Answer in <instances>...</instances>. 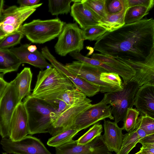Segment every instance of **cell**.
Wrapping results in <instances>:
<instances>
[{
    "label": "cell",
    "mask_w": 154,
    "mask_h": 154,
    "mask_svg": "<svg viewBox=\"0 0 154 154\" xmlns=\"http://www.w3.org/2000/svg\"><path fill=\"white\" fill-rule=\"evenodd\" d=\"M139 152L142 154H154V143L142 145Z\"/></svg>",
    "instance_id": "obj_41"
},
{
    "label": "cell",
    "mask_w": 154,
    "mask_h": 154,
    "mask_svg": "<svg viewBox=\"0 0 154 154\" xmlns=\"http://www.w3.org/2000/svg\"><path fill=\"white\" fill-rule=\"evenodd\" d=\"M18 103L16 89L11 81L0 97V135L2 138H9L11 120Z\"/></svg>",
    "instance_id": "obj_10"
},
{
    "label": "cell",
    "mask_w": 154,
    "mask_h": 154,
    "mask_svg": "<svg viewBox=\"0 0 154 154\" xmlns=\"http://www.w3.org/2000/svg\"><path fill=\"white\" fill-rule=\"evenodd\" d=\"M69 55L78 61L102 68L108 72L117 73L122 78L123 81V85L127 83L134 76L133 75L116 69L97 60L84 56L79 52H72L70 53Z\"/></svg>",
    "instance_id": "obj_22"
},
{
    "label": "cell",
    "mask_w": 154,
    "mask_h": 154,
    "mask_svg": "<svg viewBox=\"0 0 154 154\" xmlns=\"http://www.w3.org/2000/svg\"><path fill=\"white\" fill-rule=\"evenodd\" d=\"M142 145L154 143V134L147 135L141 139L139 142Z\"/></svg>",
    "instance_id": "obj_44"
},
{
    "label": "cell",
    "mask_w": 154,
    "mask_h": 154,
    "mask_svg": "<svg viewBox=\"0 0 154 154\" xmlns=\"http://www.w3.org/2000/svg\"><path fill=\"white\" fill-rule=\"evenodd\" d=\"M23 102L27 116L29 134H50L56 117V111L52 106L30 94L25 97Z\"/></svg>",
    "instance_id": "obj_2"
},
{
    "label": "cell",
    "mask_w": 154,
    "mask_h": 154,
    "mask_svg": "<svg viewBox=\"0 0 154 154\" xmlns=\"http://www.w3.org/2000/svg\"><path fill=\"white\" fill-rule=\"evenodd\" d=\"M32 74L30 68L25 67L12 82L16 91L19 103L24 98L30 95Z\"/></svg>",
    "instance_id": "obj_21"
},
{
    "label": "cell",
    "mask_w": 154,
    "mask_h": 154,
    "mask_svg": "<svg viewBox=\"0 0 154 154\" xmlns=\"http://www.w3.org/2000/svg\"><path fill=\"white\" fill-rule=\"evenodd\" d=\"M75 87L64 75L53 67L40 71L37 75L32 97L45 100L57 99L66 91Z\"/></svg>",
    "instance_id": "obj_3"
},
{
    "label": "cell",
    "mask_w": 154,
    "mask_h": 154,
    "mask_svg": "<svg viewBox=\"0 0 154 154\" xmlns=\"http://www.w3.org/2000/svg\"><path fill=\"white\" fill-rule=\"evenodd\" d=\"M135 154H142L139 151L138 152H137Z\"/></svg>",
    "instance_id": "obj_48"
},
{
    "label": "cell",
    "mask_w": 154,
    "mask_h": 154,
    "mask_svg": "<svg viewBox=\"0 0 154 154\" xmlns=\"http://www.w3.org/2000/svg\"><path fill=\"white\" fill-rule=\"evenodd\" d=\"M23 36L17 31L6 36L0 40V50L8 49L20 44Z\"/></svg>",
    "instance_id": "obj_35"
},
{
    "label": "cell",
    "mask_w": 154,
    "mask_h": 154,
    "mask_svg": "<svg viewBox=\"0 0 154 154\" xmlns=\"http://www.w3.org/2000/svg\"><path fill=\"white\" fill-rule=\"evenodd\" d=\"M92 105L91 102H87L71 106L57 116L53 122L50 134L54 136L70 128L79 114Z\"/></svg>",
    "instance_id": "obj_16"
},
{
    "label": "cell",
    "mask_w": 154,
    "mask_h": 154,
    "mask_svg": "<svg viewBox=\"0 0 154 154\" xmlns=\"http://www.w3.org/2000/svg\"><path fill=\"white\" fill-rule=\"evenodd\" d=\"M103 131V127L101 124L97 123L91 127L88 131L80 137L76 141L80 145L86 144L96 137L101 135Z\"/></svg>",
    "instance_id": "obj_32"
},
{
    "label": "cell",
    "mask_w": 154,
    "mask_h": 154,
    "mask_svg": "<svg viewBox=\"0 0 154 154\" xmlns=\"http://www.w3.org/2000/svg\"><path fill=\"white\" fill-rule=\"evenodd\" d=\"M137 128L143 130L147 135L154 134V118L147 115H141L137 119L136 126Z\"/></svg>",
    "instance_id": "obj_36"
},
{
    "label": "cell",
    "mask_w": 154,
    "mask_h": 154,
    "mask_svg": "<svg viewBox=\"0 0 154 154\" xmlns=\"http://www.w3.org/2000/svg\"><path fill=\"white\" fill-rule=\"evenodd\" d=\"M29 134L27 116L23 102H21L15 107L11 120L9 138L17 141Z\"/></svg>",
    "instance_id": "obj_15"
},
{
    "label": "cell",
    "mask_w": 154,
    "mask_h": 154,
    "mask_svg": "<svg viewBox=\"0 0 154 154\" xmlns=\"http://www.w3.org/2000/svg\"><path fill=\"white\" fill-rule=\"evenodd\" d=\"M94 49L115 59L144 61L154 50V20L144 18L107 32L97 41Z\"/></svg>",
    "instance_id": "obj_1"
},
{
    "label": "cell",
    "mask_w": 154,
    "mask_h": 154,
    "mask_svg": "<svg viewBox=\"0 0 154 154\" xmlns=\"http://www.w3.org/2000/svg\"><path fill=\"white\" fill-rule=\"evenodd\" d=\"M64 23L57 18L34 20L22 25L17 31L32 43L43 44L58 37Z\"/></svg>",
    "instance_id": "obj_4"
},
{
    "label": "cell",
    "mask_w": 154,
    "mask_h": 154,
    "mask_svg": "<svg viewBox=\"0 0 154 154\" xmlns=\"http://www.w3.org/2000/svg\"><path fill=\"white\" fill-rule=\"evenodd\" d=\"M41 53L45 59L51 63L52 67L65 75L73 83L75 88L81 91L86 96L91 97L100 92V88L79 77L58 61L45 46L42 49Z\"/></svg>",
    "instance_id": "obj_13"
},
{
    "label": "cell",
    "mask_w": 154,
    "mask_h": 154,
    "mask_svg": "<svg viewBox=\"0 0 154 154\" xmlns=\"http://www.w3.org/2000/svg\"><path fill=\"white\" fill-rule=\"evenodd\" d=\"M104 132L102 135L104 142L109 151H114L117 154L122 146L123 134V128L119 127L117 123L104 120Z\"/></svg>",
    "instance_id": "obj_20"
},
{
    "label": "cell",
    "mask_w": 154,
    "mask_h": 154,
    "mask_svg": "<svg viewBox=\"0 0 154 154\" xmlns=\"http://www.w3.org/2000/svg\"><path fill=\"white\" fill-rule=\"evenodd\" d=\"M70 14L80 27L84 29L98 25L101 19L82 0H75L71 7Z\"/></svg>",
    "instance_id": "obj_17"
},
{
    "label": "cell",
    "mask_w": 154,
    "mask_h": 154,
    "mask_svg": "<svg viewBox=\"0 0 154 154\" xmlns=\"http://www.w3.org/2000/svg\"><path fill=\"white\" fill-rule=\"evenodd\" d=\"M4 1L0 0V17H1L4 10L3 7L4 5Z\"/></svg>",
    "instance_id": "obj_46"
},
{
    "label": "cell",
    "mask_w": 154,
    "mask_h": 154,
    "mask_svg": "<svg viewBox=\"0 0 154 154\" xmlns=\"http://www.w3.org/2000/svg\"><path fill=\"white\" fill-rule=\"evenodd\" d=\"M56 154H112L106 146L101 135L84 145L73 140L55 148Z\"/></svg>",
    "instance_id": "obj_12"
},
{
    "label": "cell",
    "mask_w": 154,
    "mask_h": 154,
    "mask_svg": "<svg viewBox=\"0 0 154 154\" xmlns=\"http://www.w3.org/2000/svg\"><path fill=\"white\" fill-rule=\"evenodd\" d=\"M116 59L128 66L134 72L135 75L130 81L136 83L139 87L146 84L154 85V50L143 61Z\"/></svg>",
    "instance_id": "obj_14"
},
{
    "label": "cell",
    "mask_w": 154,
    "mask_h": 154,
    "mask_svg": "<svg viewBox=\"0 0 154 154\" xmlns=\"http://www.w3.org/2000/svg\"><path fill=\"white\" fill-rule=\"evenodd\" d=\"M128 8L136 5H143L151 9L153 6V0H126Z\"/></svg>",
    "instance_id": "obj_40"
},
{
    "label": "cell",
    "mask_w": 154,
    "mask_h": 154,
    "mask_svg": "<svg viewBox=\"0 0 154 154\" xmlns=\"http://www.w3.org/2000/svg\"><path fill=\"white\" fill-rule=\"evenodd\" d=\"M142 138L135 129L123 135L120 149L117 154H128Z\"/></svg>",
    "instance_id": "obj_29"
},
{
    "label": "cell",
    "mask_w": 154,
    "mask_h": 154,
    "mask_svg": "<svg viewBox=\"0 0 154 154\" xmlns=\"http://www.w3.org/2000/svg\"><path fill=\"white\" fill-rule=\"evenodd\" d=\"M79 131V130L71 127L49 138L47 144L55 148L59 146L72 140Z\"/></svg>",
    "instance_id": "obj_26"
},
{
    "label": "cell",
    "mask_w": 154,
    "mask_h": 154,
    "mask_svg": "<svg viewBox=\"0 0 154 154\" xmlns=\"http://www.w3.org/2000/svg\"><path fill=\"white\" fill-rule=\"evenodd\" d=\"M42 4L19 7L13 5L4 10L0 17V28L7 35L17 31L36 8Z\"/></svg>",
    "instance_id": "obj_8"
},
{
    "label": "cell",
    "mask_w": 154,
    "mask_h": 154,
    "mask_svg": "<svg viewBox=\"0 0 154 154\" xmlns=\"http://www.w3.org/2000/svg\"><path fill=\"white\" fill-rule=\"evenodd\" d=\"M107 32L105 29L98 25L90 26L82 29V38L84 40L97 41Z\"/></svg>",
    "instance_id": "obj_31"
},
{
    "label": "cell",
    "mask_w": 154,
    "mask_h": 154,
    "mask_svg": "<svg viewBox=\"0 0 154 154\" xmlns=\"http://www.w3.org/2000/svg\"><path fill=\"white\" fill-rule=\"evenodd\" d=\"M151 9L143 5H136L128 8L125 16V24H130L142 20Z\"/></svg>",
    "instance_id": "obj_27"
},
{
    "label": "cell",
    "mask_w": 154,
    "mask_h": 154,
    "mask_svg": "<svg viewBox=\"0 0 154 154\" xmlns=\"http://www.w3.org/2000/svg\"><path fill=\"white\" fill-rule=\"evenodd\" d=\"M40 0H18L17 3L20 7L30 6L38 4Z\"/></svg>",
    "instance_id": "obj_42"
},
{
    "label": "cell",
    "mask_w": 154,
    "mask_h": 154,
    "mask_svg": "<svg viewBox=\"0 0 154 154\" xmlns=\"http://www.w3.org/2000/svg\"><path fill=\"white\" fill-rule=\"evenodd\" d=\"M111 109L110 105H107L102 100L97 104H92L79 114L71 127L80 131L106 118L113 120L114 118Z\"/></svg>",
    "instance_id": "obj_11"
},
{
    "label": "cell",
    "mask_w": 154,
    "mask_h": 154,
    "mask_svg": "<svg viewBox=\"0 0 154 154\" xmlns=\"http://www.w3.org/2000/svg\"><path fill=\"white\" fill-rule=\"evenodd\" d=\"M4 74L0 73V97L8 85L9 83L7 82L4 79Z\"/></svg>",
    "instance_id": "obj_43"
},
{
    "label": "cell",
    "mask_w": 154,
    "mask_h": 154,
    "mask_svg": "<svg viewBox=\"0 0 154 154\" xmlns=\"http://www.w3.org/2000/svg\"><path fill=\"white\" fill-rule=\"evenodd\" d=\"M82 32L76 23H65L54 47L56 53L61 56L72 52L80 53L84 48Z\"/></svg>",
    "instance_id": "obj_7"
},
{
    "label": "cell",
    "mask_w": 154,
    "mask_h": 154,
    "mask_svg": "<svg viewBox=\"0 0 154 154\" xmlns=\"http://www.w3.org/2000/svg\"><path fill=\"white\" fill-rule=\"evenodd\" d=\"M91 58L99 60L117 69L135 75L134 72L129 66L112 57L101 54L94 53Z\"/></svg>",
    "instance_id": "obj_28"
},
{
    "label": "cell",
    "mask_w": 154,
    "mask_h": 154,
    "mask_svg": "<svg viewBox=\"0 0 154 154\" xmlns=\"http://www.w3.org/2000/svg\"><path fill=\"white\" fill-rule=\"evenodd\" d=\"M134 105L141 115L154 118V85L140 87L135 96Z\"/></svg>",
    "instance_id": "obj_18"
},
{
    "label": "cell",
    "mask_w": 154,
    "mask_h": 154,
    "mask_svg": "<svg viewBox=\"0 0 154 154\" xmlns=\"http://www.w3.org/2000/svg\"><path fill=\"white\" fill-rule=\"evenodd\" d=\"M21 64L9 49L0 50V72L4 74L17 71Z\"/></svg>",
    "instance_id": "obj_23"
},
{
    "label": "cell",
    "mask_w": 154,
    "mask_h": 154,
    "mask_svg": "<svg viewBox=\"0 0 154 154\" xmlns=\"http://www.w3.org/2000/svg\"><path fill=\"white\" fill-rule=\"evenodd\" d=\"M2 154H8L7 153H6V152H3L2 153Z\"/></svg>",
    "instance_id": "obj_49"
},
{
    "label": "cell",
    "mask_w": 154,
    "mask_h": 154,
    "mask_svg": "<svg viewBox=\"0 0 154 154\" xmlns=\"http://www.w3.org/2000/svg\"><path fill=\"white\" fill-rule=\"evenodd\" d=\"M65 66L70 71L79 77L98 87L100 89V92L101 93L116 91L122 89L100 80V74L103 72H107L102 68L79 61L66 63Z\"/></svg>",
    "instance_id": "obj_6"
},
{
    "label": "cell",
    "mask_w": 154,
    "mask_h": 154,
    "mask_svg": "<svg viewBox=\"0 0 154 154\" xmlns=\"http://www.w3.org/2000/svg\"><path fill=\"white\" fill-rule=\"evenodd\" d=\"M140 113L136 108H131L128 109L123 121L124 129L128 132L135 129Z\"/></svg>",
    "instance_id": "obj_34"
},
{
    "label": "cell",
    "mask_w": 154,
    "mask_h": 154,
    "mask_svg": "<svg viewBox=\"0 0 154 154\" xmlns=\"http://www.w3.org/2000/svg\"><path fill=\"white\" fill-rule=\"evenodd\" d=\"M30 45H21L19 47H12L9 49L19 59L21 64L28 63L42 70L45 68L53 67L46 61L41 52L37 50L33 52H29L27 48Z\"/></svg>",
    "instance_id": "obj_19"
},
{
    "label": "cell",
    "mask_w": 154,
    "mask_h": 154,
    "mask_svg": "<svg viewBox=\"0 0 154 154\" xmlns=\"http://www.w3.org/2000/svg\"><path fill=\"white\" fill-rule=\"evenodd\" d=\"M7 35L0 28V40Z\"/></svg>",
    "instance_id": "obj_47"
},
{
    "label": "cell",
    "mask_w": 154,
    "mask_h": 154,
    "mask_svg": "<svg viewBox=\"0 0 154 154\" xmlns=\"http://www.w3.org/2000/svg\"><path fill=\"white\" fill-rule=\"evenodd\" d=\"M27 49L29 52H33L37 50V48L35 45H30L28 46Z\"/></svg>",
    "instance_id": "obj_45"
},
{
    "label": "cell",
    "mask_w": 154,
    "mask_h": 154,
    "mask_svg": "<svg viewBox=\"0 0 154 154\" xmlns=\"http://www.w3.org/2000/svg\"><path fill=\"white\" fill-rule=\"evenodd\" d=\"M128 8L127 7L121 12L116 14H108L106 18L100 20L98 25L109 32L121 28L125 24V16Z\"/></svg>",
    "instance_id": "obj_24"
},
{
    "label": "cell",
    "mask_w": 154,
    "mask_h": 154,
    "mask_svg": "<svg viewBox=\"0 0 154 154\" xmlns=\"http://www.w3.org/2000/svg\"><path fill=\"white\" fill-rule=\"evenodd\" d=\"M122 90L107 92L102 100L112 106V112L115 123L124 121L128 109L134 106L135 96L139 87L135 82L129 81L123 85Z\"/></svg>",
    "instance_id": "obj_5"
},
{
    "label": "cell",
    "mask_w": 154,
    "mask_h": 154,
    "mask_svg": "<svg viewBox=\"0 0 154 154\" xmlns=\"http://www.w3.org/2000/svg\"><path fill=\"white\" fill-rule=\"evenodd\" d=\"M105 7L107 15L119 13L128 8L126 0H105Z\"/></svg>",
    "instance_id": "obj_37"
},
{
    "label": "cell",
    "mask_w": 154,
    "mask_h": 154,
    "mask_svg": "<svg viewBox=\"0 0 154 154\" xmlns=\"http://www.w3.org/2000/svg\"><path fill=\"white\" fill-rule=\"evenodd\" d=\"M83 2L101 19L106 18L105 0H83Z\"/></svg>",
    "instance_id": "obj_33"
},
{
    "label": "cell",
    "mask_w": 154,
    "mask_h": 154,
    "mask_svg": "<svg viewBox=\"0 0 154 154\" xmlns=\"http://www.w3.org/2000/svg\"><path fill=\"white\" fill-rule=\"evenodd\" d=\"M74 2L73 0H48V11L53 15L67 14L70 11L71 2Z\"/></svg>",
    "instance_id": "obj_30"
},
{
    "label": "cell",
    "mask_w": 154,
    "mask_h": 154,
    "mask_svg": "<svg viewBox=\"0 0 154 154\" xmlns=\"http://www.w3.org/2000/svg\"><path fill=\"white\" fill-rule=\"evenodd\" d=\"M0 144L7 153L14 154H53L39 139L27 135L22 139L13 141L9 138H2Z\"/></svg>",
    "instance_id": "obj_9"
},
{
    "label": "cell",
    "mask_w": 154,
    "mask_h": 154,
    "mask_svg": "<svg viewBox=\"0 0 154 154\" xmlns=\"http://www.w3.org/2000/svg\"><path fill=\"white\" fill-rule=\"evenodd\" d=\"M46 101L50 103L55 109L56 114V118L71 106L67 105L63 100L57 98Z\"/></svg>",
    "instance_id": "obj_39"
},
{
    "label": "cell",
    "mask_w": 154,
    "mask_h": 154,
    "mask_svg": "<svg viewBox=\"0 0 154 154\" xmlns=\"http://www.w3.org/2000/svg\"><path fill=\"white\" fill-rule=\"evenodd\" d=\"M57 99L63 100L70 106L92 102L90 99L86 97L84 94L75 88L66 91Z\"/></svg>",
    "instance_id": "obj_25"
},
{
    "label": "cell",
    "mask_w": 154,
    "mask_h": 154,
    "mask_svg": "<svg viewBox=\"0 0 154 154\" xmlns=\"http://www.w3.org/2000/svg\"><path fill=\"white\" fill-rule=\"evenodd\" d=\"M100 79L102 81L108 84L123 88V83L119 75L116 73L104 72L100 75Z\"/></svg>",
    "instance_id": "obj_38"
}]
</instances>
